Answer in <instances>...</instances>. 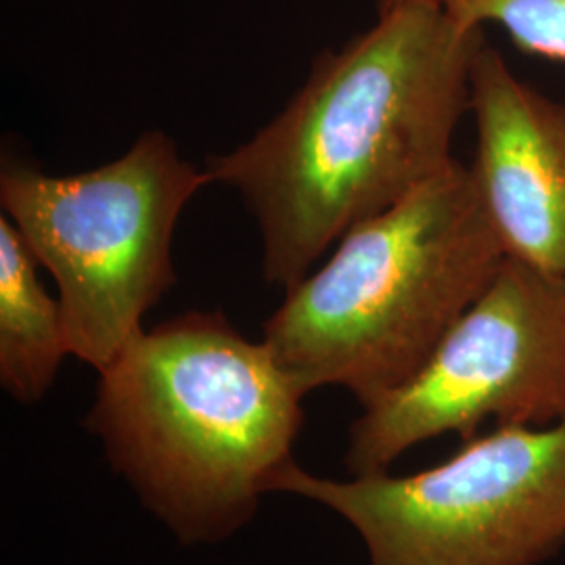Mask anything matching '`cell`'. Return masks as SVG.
<instances>
[{
    "label": "cell",
    "mask_w": 565,
    "mask_h": 565,
    "mask_svg": "<svg viewBox=\"0 0 565 565\" xmlns=\"http://www.w3.org/2000/svg\"><path fill=\"white\" fill-rule=\"evenodd\" d=\"M484 30L443 0H413L315 61L281 114L242 147L205 160L263 237L264 279L289 289L348 231L445 172L471 103Z\"/></svg>",
    "instance_id": "obj_1"
},
{
    "label": "cell",
    "mask_w": 565,
    "mask_h": 565,
    "mask_svg": "<svg viewBox=\"0 0 565 565\" xmlns=\"http://www.w3.org/2000/svg\"><path fill=\"white\" fill-rule=\"evenodd\" d=\"M303 396L266 343L221 312H186L142 329L99 371L86 429L182 545H214L294 461Z\"/></svg>",
    "instance_id": "obj_2"
},
{
    "label": "cell",
    "mask_w": 565,
    "mask_h": 565,
    "mask_svg": "<svg viewBox=\"0 0 565 565\" xmlns=\"http://www.w3.org/2000/svg\"><path fill=\"white\" fill-rule=\"evenodd\" d=\"M503 260L471 170L455 160L285 289L263 342L306 394L340 385L366 408L427 363Z\"/></svg>",
    "instance_id": "obj_3"
},
{
    "label": "cell",
    "mask_w": 565,
    "mask_h": 565,
    "mask_svg": "<svg viewBox=\"0 0 565 565\" xmlns=\"http://www.w3.org/2000/svg\"><path fill=\"white\" fill-rule=\"evenodd\" d=\"M207 182L160 130L82 174L4 163L2 214L60 287L72 356L99 373L141 333L145 315L177 282L182 210Z\"/></svg>",
    "instance_id": "obj_4"
},
{
    "label": "cell",
    "mask_w": 565,
    "mask_h": 565,
    "mask_svg": "<svg viewBox=\"0 0 565 565\" xmlns=\"http://www.w3.org/2000/svg\"><path fill=\"white\" fill-rule=\"evenodd\" d=\"M270 492L338 513L371 565H541L565 543V419L476 434L411 476L333 480L289 461Z\"/></svg>",
    "instance_id": "obj_5"
},
{
    "label": "cell",
    "mask_w": 565,
    "mask_h": 565,
    "mask_svg": "<svg viewBox=\"0 0 565 565\" xmlns=\"http://www.w3.org/2000/svg\"><path fill=\"white\" fill-rule=\"evenodd\" d=\"M565 419V277L505 258L494 279L398 390L350 427V476L387 471L406 450L478 427Z\"/></svg>",
    "instance_id": "obj_6"
},
{
    "label": "cell",
    "mask_w": 565,
    "mask_h": 565,
    "mask_svg": "<svg viewBox=\"0 0 565 565\" xmlns=\"http://www.w3.org/2000/svg\"><path fill=\"white\" fill-rule=\"evenodd\" d=\"M469 111V170L505 258L565 277V103L520 81L484 44L471 70Z\"/></svg>",
    "instance_id": "obj_7"
},
{
    "label": "cell",
    "mask_w": 565,
    "mask_h": 565,
    "mask_svg": "<svg viewBox=\"0 0 565 565\" xmlns=\"http://www.w3.org/2000/svg\"><path fill=\"white\" fill-rule=\"evenodd\" d=\"M34 254L20 231L0 216V385L21 404L44 398L70 356L60 298L39 279Z\"/></svg>",
    "instance_id": "obj_8"
},
{
    "label": "cell",
    "mask_w": 565,
    "mask_h": 565,
    "mask_svg": "<svg viewBox=\"0 0 565 565\" xmlns=\"http://www.w3.org/2000/svg\"><path fill=\"white\" fill-rule=\"evenodd\" d=\"M467 30L492 23L527 55L565 63V0H443Z\"/></svg>",
    "instance_id": "obj_9"
},
{
    "label": "cell",
    "mask_w": 565,
    "mask_h": 565,
    "mask_svg": "<svg viewBox=\"0 0 565 565\" xmlns=\"http://www.w3.org/2000/svg\"><path fill=\"white\" fill-rule=\"evenodd\" d=\"M406 2H413V0H377V13L382 15V13H387L396 7H403Z\"/></svg>",
    "instance_id": "obj_10"
}]
</instances>
